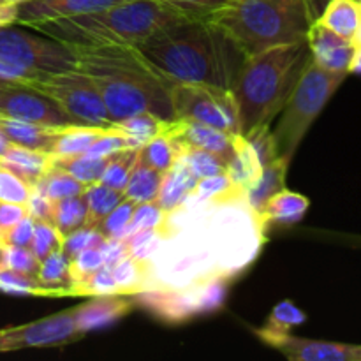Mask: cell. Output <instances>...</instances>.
<instances>
[{
	"label": "cell",
	"instance_id": "6da1fadb",
	"mask_svg": "<svg viewBox=\"0 0 361 361\" xmlns=\"http://www.w3.org/2000/svg\"><path fill=\"white\" fill-rule=\"evenodd\" d=\"M133 48L168 81L207 83L229 90L247 59L222 28L196 18L169 25Z\"/></svg>",
	"mask_w": 361,
	"mask_h": 361
},
{
	"label": "cell",
	"instance_id": "7a4b0ae2",
	"mask_svg": "<svg viewBox=\"0 0 361 361\" xmlns=\"http://www.w3.org/2000/svg\"><path fill=\"white\" fill-rule=\"evenodd\" d=\"M73 48L78 69L88 74L99 88L113 123L145 111L175 122L169 94L173 81L152 69L133 46L99 42L73 44Z\"/></svg>",
	"mask_w": 361,
	"mask_h": 361
},
{
	"label": "cell",
	"instance_id": "3957f363",
	"mask_svg": "<svg viewBox=\"0 0 361 361\" xmlns=\"http://www.w3.org/2000/svg\"><path fill=\"white\" fill-rule=\"evenodd\" d=\"M305 41L275 46L243 60L233 85L240 115V134L270 126L282 111L296 81L310 62Z\"/></svg>",
	"mask_w": 361,
	"mask_h": 361
},
{
	"label": "cell",
	"instance_id": "277c9868",
	"mask_svg": "<svg viewBox=\"0 0 361 361\" xmlns=\"http://www.w3.org/2000/svg\"><path fill=\"white\" fill-rule=\"evenodd\" d=\"M189 16L166 0H129L97 13L41 23L35 28L67 44L134 46Z\"/></svg>",
	"mask_w": 361,
	"mask_h": 361
},
{
	"label": "cell",
	"instance_id": "5b68a950",
	"mask_svg": "<svg viewBox=\"0 0 361 361\" xmlns=\"http://www.w3.org/2000/svg\"><path fill=\"white\" fill-rule=\"evenodd\" d=\"M250 56L305 41L312 25L305 0H229L207 18Z\"/></svg>",
	"mask_w": 361,
	"mask_h": 361
},
{
	"label": "cell",
	"instance_id": "8992f818",
	"mask_svg": "<svg viewBox=\"0 0 361 361\" xmlns=\"http://www.w3.org/2000/svg\"><path fill=\"white\" fill-rule=\"evenodd\" d=\"M349 73H335L317 66L312 59L296 81L282 108L274 133L279 157H293L303 136Z\"/></svg>",
	"mask_w": 361,
	"mask_h": 361
},
{
	"label": "cell",
	"instance_id": "52a82bcc",
	"mask_svg": "<svg viewBox=\"0 0 361 361\" xmlns=\"http://www.w3.org/2000/svg\"><path fill=\"white\" fill-rule=\"evenodd\" d=\"M28 87L55 101V104L67 113L74 123L95 127L113 126L99 88L83 71L73 69L66 73L44 74L42 78L32 80Z\"/></svg>",
	"mask_w": 361,
	"mask_h": 361
},
{
	"label": "cell",
	"instance_id": "ba28073f",
	"mask_svg": "<svg viewBox=\"0 0 361 361\" xmlns=\"http://www.w3.org/2000/svg\"><path fill=\"white\" fill-rule=\"evenodd\" d=\"M176 120L200 122L228 134H240V115L233 90L207 83H171Z\"/></svg>",
	"mask_w": 361,
	"mask_h": 361
},
{
	"label": "cell",
	"instance_id": "9c48e42d",
	"mask_svg": "<svg viewBox=\"0 0 361 361\" xmlns=\"http://www.w3.org/2000/svg\"><path fill=\"white\" fill-rule=\"evenodd\" d=\"M0 59L44 74L78 69L73 44L53 37H37L11 28V25L0 27Z\"/></svg>",
	"mask_w": 361,
	"mask_h": 361
},
{
	"label": "cell",
	"instance_id": "30bf717a",
	"mask_svg": "<svg viewBox=\"0 0 361 361\" xmlns=\"http://www.w3.org/2000/svg\"><path fill=\"white\" fill-rule=\"evenodd\" d=\"M81 337L83 334L76 328L74 309H71L34 323L0 330V353L30 348H59L80 341Z\"/></svg>",
	"mask_w": 361,
	"mask_h": 361
},
{
	"label": "cell",
	"instance_id": "8fae6325",
	"mask_svg": "<svg viewBox=\"0 0 361 361\" xmlns=\"http://www.w3.org/2000/svg\"><path fill=\"white\" fill-rule=\"evenodd\" d=\"M0 115L49 127L74 123L71 116L55 104V101L21 83H0Z\"/></svg>",
	"mask_w": 361,
	"mask_h": 361
},
{
	"label": "cell",
	"instance_id": "7c38bea8",
	"mask_svg": "<svg viewBox=\"0 0 361 361\" xmlns=\"http://www.w3.org/2000/svg\"><path fill=\"white\" fill-rule=\"evenodd\" d=\"M129 0H23L18 4L16 23L37 27L48 21L97 13Z\"/></svg>",
	"mask_w": 361,
	"mask_h": 361
},
{
	"label": "cell",
	"instance_id": "4fadbf2b",
	"mask_svg": "<svg viewBox=\"0 0 361 361\" xmlns=\"http://www.w3.org/2000/svg\"><path fill=\"white\" fill-rule=\"evenodd\" d=\"M268 345L281 351L291 361H361V345L312 341L291 334L271 338Z\"/></svg>",
	"mask_w": 361,
	"mask_h": 361
},
{
	"label": "cell",
	"instance_id": "5bb4252c",
	"mask_svg": "<svg viewBox=\"0 0 361 361\" xmlns=\"http://www.w3.org/2000/svg\"><path fill=\"white\" fill-rule=\"evenodd\" d=\"M310 55L317 66L335 73H349L356 49L349 39L328 28L321 21H312L307 34Z\"/></svg>",
	"mask_w": 361,
	"mask_h": 361
},
{
	"label": "cell",
	"instance_id": "9a60e30c",
	"mask_svg": "<svg viewBox=\"0 0 361 361\" xmlns=\"http://www.w3.org/2000/svg\"><path fill=\"white\" fill-rule=\"evenodd\" d=\"M134 305L148 310L152 316L164 323H183L194 314H197L192 293L178 291V289L154 288L130 295Z\"/></svg>",
	"mask_w": 361,
	"mask_h": 361
},
{
	"label": "cell",
	"instance_id": "2e32d148",
	"mask_svg": "<svg viewBox=\"0 0 361 361\" xmlns=\"http://www.w3.org/2000/svg\"><path fill=\"white\" fill-rule=\"evenodd\" d=\"M134 302L126 295H101L94 296L90 302L74 307V321L80 334L109 326L118 319L133 312Z\"/></svg>",
	"mask_w": 361,
	"mask_h": 361
},
{
	"label": "cell",
	"instance_id": "e0dca14e",
	"mask_svg": "<svg viewBox=\"0 0 361 361\" xmlns=\"http://www.w3.org/2000/svg\"><path fill=\"white\" fill-rule=\"evenodd\" d=\"M168 133L180 147L197 148L229 159L233 152V134L224 133L217 127L200 122L175 120L168 126Z\"/></svg>",
	"mask_w": 361,
	"mask_h": 361
},
{
	"label": "cell",
	"instance_id": "ac0fdd59",
	"mask_svg": "<svg viewBox=\"0 0 361 361\" xmlns=\"http://www.w3.org/2000/svg\"><path fill=\"white\" fill-rule=\"evenodd\" d=\"M197 180L200 178L194 175L190 166L185 161H182V159H178L162 176V183L155 204L164 214H171L176 208H180V204L192 194Z\"/></svg>",
	"mask_w": 361,
	"mask_h": 361
},
{
	"label": "cell",
	"instance_id": "d6986e66",
	"mask_svg": "<svg viewBox=\"0 0 361 361\" xmlns=\"http://www.w3.org/2000/svg\"><path fill=\"white\" fill-rule=\"evenodd\" d=\"M261 171H263V164L257 159L252 145L249 143V140L243 134H235V137H233V152L228 159V164H226V175L231 178L236 189L245 194L247 189L254 185V182L259 178Z\"/></svg>",
	"mask_w": 361,
	"mask_h": 361
},
{
	"label": "cell",
	"instance_id": "ffe728a7",
	"mask_svg": "<svg viewBox=\"0 0 361 361\" xmlns=\"http://www.w3.org/2000/svg\"><path fill=\"white\" fill-rule=\"evenodd\" d=\"M0 164L9 168L11 171L20 175L32 185H35L53 166V155L11 143L0 157Z\"/></svg>",
	"mask_w": 361,
	"mask_h": 361
},
{
	"label": "cell",
	"instance_id": "44dd1931",
	"mask_svg": "<svg viewBox=\"0 0 361 361\" xmlns=\"http://www.w3.org/2000/svg\"><path fill=\"white\" fill-rule=\"evenodd\" d=\"M289 162H291V157H277L270 164L263 166V171H261L259 178L254 182V185H250L247 189V203H249V207L252 208V212L259 219L263 215L268 200L274 194H277L279 190L284 189Z\"/></svg>",
	"mask_w": 361,
	"mask_h": 361
},
{
	"label": "cell",
	"instance_id": "7402d4cb",
	"mask_svg": "<svg viewBox=\"0 0 361 361\" xmlns=\"http://www.w3.org/2000/svg\"><path fill=\"white\" fill-rule=\"evenodd\" d=\"M56 129L59 127L42 126V123L27 122V120L7 118V116L0 115V130L6 134L11 143L46 152V154H51Z\"/></svg>",
	"mask_w": 361,
	"mask_h": 361
},
{
	"label": "cell",
	"instance_id": "603a6c76",
	"mask_svg": "<svg viewBox=\"0 0 361 361\" xmlns=\"http://www.w3.org/2000/svg\"><path fill=\"white\" fill-rule=\"evenodd\" d=\"M309 207L310 201L305 196H302L298 192H291V190H288L284 187V189L279 190L277 194H274L268 200L263 215H261V221H263L264 228L270 222L279 226L298 224L305 217Z\"/></svg>",
	"mask_w": 361,
	"mask_h": 361
},
{
	"label": "cell",
	"instance_id": "cb8c5ba5",
	"mask_svg": "<svg viewBox=\"0 0 361 361\" xmlns=\"http://www.w3.org/2000/svg\"><path fill=\"white\" fill-rule=\"evenodd\" d=\"M69 264L71 259L62 252V249L51 252L39 263L35 279L44 291V296L73 295Z\"/></svg>",
	"mask_w": 361,
	"mask_h": 361
},
{
	"label": "cell",
	"instance_id": "d4e9b609",
	"mask_svg": "<svg viewBox=\"0 0 361 361\" xmlns=\"http://www.w3.org/2000/svg\"><path fill=\"white\" fill-rule=\"evenodd\" d=\"M108 129L109 127L80 126V123L59 127L53 141L51 155L85 154Z\"/></svg>",
	"mask_w": 361,
	"mask_h": 361
},
{
	"label": "cell",
	"instance_id": "484cf974",
	"mask_svg": "<svg viewBox=\"0 0 361 361\" xmlns=\"http://www.w3.org/2000/svg\"><path fill=\"white\" fill-rule=\"evenodd\" d=\"M361 20V2L356 0H330L326 9L319 16L323 25L337 32L342 37L353 41Z\"/></svg>",
	"mask_w": 361,
	"mask_h": 361
},
{
	"label": "cell",
	"instance_id": "4316f807",
	"mask_svg": "<svg viewBox=\"0 0 361 361\" xmlns=\"http://www.w3.org/2000/svg\"><path fill=\"white\" fill-rule=\"evenodd\" d=\"M162 176H164V173L150 168L141 159H137L136 166H134L133 173H130L129 182H127L126 190H123V196L127 200L134 201L136 204L155 203L159 189H161Z\"/></svg>",
	"mask_w": 361,
	"mask_h": 361
},
{
	"label": "cell",
	"instance_id": "83f0119b",
	"mask_svg": "<svg viewBox=\"0 0 361 361\" xmlns=\"http://www.w3.org/2000/svg\"><path fill=\"white\" fill-rule=\"evenodd\" d=\"M171 122H166V120L159 118L154 113H136L133 116H127V118L120 120V122L113 123L111 127H115L116 130L123 133L126 136H129L134 141L136 148H143V145L147 141H150L152 137L157 136V134L164 133L168 129V126Z\"/></svg>",
	"mask_w": 361,
	"mask_h": 361
},
{
	"label": "cell",
	"instance_id": "f1b7e54d",
	"mask_svg": "<svg viewBox=\"0 0 361 361\" xmlns=\"http://www.w3.org/2000/svg\"><path fill=\"white\" fill-rule=\"evenodd\" d=\"M106 162H108V157H97V155L90 154L53 155V164L66 169L69 175H73L85 185H90V183L101 180Z\"/></svg>",
	"mask_w": 361,
	"mask_h": 361
},
{
	"label": "cell",
	"instance_id": "f546056e",
	"mask_svg": "<svg viewBox=\"0 0 361 361\" xmlns=\"http://www.w3.org/2000/svg\"><path fill=\"white\" fill-rule=\"evenodd\" d=\"M85 201H87V226L97 228L102 219L123 200V192L104 185L102 182H94L87 185L85 190Z\"/></svg>",
	"mask_w": 361,
	"mask_h": 361
},
{
	"label": "cell",
	"instance_id": "4dcf8cb0",
	"mask_svg": "<svg viewBox=\"0 0 361 361\" xmlns=\"http://www.w3.org/2000/svg\"><path fill=\"white\" fill-rule=\"evenodd\" d=\"M34 189L41 190L48 200L59 201L63 200V197L81 196V194H85V190H87V185L81 183L80 180L74 178L73 175H69L66 169L53 164L51 168H49V171L35 183Z\"/></svg>",
	"mask_w": 361,
	"mask_h": 361
},
{
	"label": "cell",
	"instance_id": "1f68e13d",
	"mask_svg": "<svg viewBox=\"0 0 361 361\" xmlns=\"http://www.w3.org/2000/svg\"><path fill=\"white\" fill-rule=\"evenodd\" d=\"M113 279L116 282L118 295H134L145 291L148 286L147 261H140L133 256L123 257L122 261L111 267Z\"/></svg>",
	"mask_w": 361,
	"mask_h": 361
},
{
	"label": "cell",
	"instance_id": "d6a6232c",
	"mask_svg": "<svg viewBox=\"0 0 361 361\" xmlns=\"http://www.w3.org/2000/svg\"><path fill=\"white\" fill-rule=\"evenodd\" d=\"M51 222L62 233V236L87 226V201L83 194L53 201Z\"/></svg>",
	"mask_w": 361,
	"mask_h": 361
},
{
	"label": "cell",
	"instance_id": "836d02e7",
	"mask_svg": "<svg viewBox=\"0 0 361 361\" xmlns=\"http://www.w3.org/2000/svg\"><path fill=\"white\" fill-rule=\"evenodd\" d=\"M307 321V316L293 302H281L271 310L268 323L261 330H257V337L263 342H270L271 338L291 331L293 326H298Z\"/></svg>",
	"mask_w": 361,
	"mask_h": 361
},
{
	"label": "cell",
	"instance_id": "e575fe53",
	"mask_svg": "<svg viewBox=\"0 0 361 361\" xmlns=\"http://www.w3.org/2000/svg\"><path fill=\"white\" fill-rule=\"evenodd\" d=\"M140 159L157 171L166 173L176 161H178V147L168 129L157 134L150 141L143 145L140 150Z\"/></svg>",
	"mask_w": 361,
	"mask_h": 361
},
{
	"label": "cell",
	"instance_id": "d590c367",
	"mask_svg": "<svg viewBox=\"0 0 361 361\" xmlns=\"http://www.w3.org/2000/svg\"><path fill=\"white\" fill-rule=\"evenodd\" d=\"M137 159H140V150H130V148L129 150H120L116 152V154L109 155L99 182L111 187V189L123 192Z\"/></svg>",
	"mask_w": 361,
	"mask_h": 361
},
{
	"label": "cell",
	"instance_id": "8d00e7d4",
	"mask_svg": "<svg viewBox=\"0 0 361 361\" xmlns=\"http://www.w3.org/2000/svg\"><path fill=\"white\" fill-rule=\"evenodd\" d=\"M190 196L197 197L201 201H228L235 200V197H242L245 194L236 189V185L226 173H219V175L197 180Z\"/></svg>",
	"mask_w": 361,
	"mask_h": 361
},
{
	"label": "cell",
	"instance_id": "74e56055",
	"mask_svg": "<svg viewBox=\"0 0 361 361\" xmlns=\"http://www.w3.org/2000/svg\"><path fill=\"white\" fill-rule=\"evenodd\" d=\"M176 147H178V159H182L190 166L197 178H207V176L226 173V164H228L226 157L207 150H197V148L180 147V145H176Z\"/></svg>",
	"mask_w": 361,
	"mask_h": 361
},
{
	"label": "cell",
	"instance_id": "f35d334b",
	"mask_svg": "<svg viewBox=\"0 0 361 361\" xmlns=\"http://www.w3.org/2000/svg\"><path fill=\"white\" fill-rule=\"evenodd\" d=\"M0 291L7 293V295L44 296V291L41 289L34 275L21 274V271L13 270L6 264L0 267Z\"/></svg>",
	"mask_w": 361,
	"mask_h": 361
},
{
	"label": "cell",
	"instance_id": "ab89813d",
	"mask_svg": "<svg viewBox=\"0 0 361 361\" xmlns=\"http://www.w3.org/2000/svg\"><path fill=\"white\" fill-rule=\"evenodd\" d=\"M134 208L136 203L127 197H123L104 219H102L101 224L97 226L99 231L106 236V238H123L129 229L130 221H133Z\"/></svg>",
	"mask_w": 361,
	"mask_h": 361
},
{
	"label": "cell",
	"instance_id": "60d3db41",
	"mask_svg": "<svg viewBox=\"0 0 361 361\" xmlns=\"http://www.w3.org/2000/svg\"><path fill=\"white\" fill-rule=\"evenodd\" d=\"M226 289H228L226 279H212V281L192 289L190 293H192L197 314L214 312V310L221 309L226 302V293H228Z\"/></svg>",
	"mask_w": 361,
	"mask_h": 361
},
{
	"label": "cell",
	"instance_id": "b9f144b4",
	"mask_svg": "<svg viewBox=\"0 0 361 361\" xmlns=\"http://www.w3.org/2000/svg\"><path fill=\"white\" fill-rule=\"evenodd\" d=\"M62 233L55 228V224L44 221H35L30 250L37 257L39 263H41L46 256L62 249Z\"/></svg>",
	"mask_w": 361,
	"mask_h": 361
},
{
	"label": "cell",
	"instance_id": "7bdbcfd3",
	"mask_svg": "<svg viewBox=\"0 0 361 361\" xmlns=\"http://www.w3.org/2000/svg\"><path fill=\"white\" fill-rule=\"evenodd\" d=\"M34 185L21 178L9 168L0 164V201L16 204H27Z\"/></svg>",
	"mask_w": 361,
	"mask_h": 361
},
{
	"label": "cell",
	"instance_id": "ee69618b",
	"mask_svg": "<svg viewBox=\"0 0 361 361\" xmlns=\"http://www.w3.org/2000/svg\"><path fill=\"white\" fill-rule=\"evenodd\" d=\"M101 267H104V261H102V254L99 247L85 249L81 250V252H78L74 257H71L69 271L71 281H73V295L74 288H76L80 282H83L88 275H92L95 270H99Z\"/></svg>",
	"mask_w": 361,
	"mask_h": 361
},
{
	"label": "cell",
	"instance_id": "f6af8a7d",
	"mask_svg": "<svg viewBox=\"0 0 361 361\" xmlns=\"http://www.w3.org/2000/svg\"><path fill=\"white\" fill-rule=\"evenodd\" d=\"M104 238L106 236L99 231V228H94V226H83V228L76 229V231L63 236L62 252L71 259V257H74L78 252H81V250L99 247L104 242Z\"/></svg>",
	"mask_w": 361,
	"mask_h": 361
},
{
	"label": "cell",
	"instance_id": "bcb514c9",
	"mask_svg": "<svg viewBox=\"0 0 361 361\" xmlns=\"http://www.w3.org/2000/svg\"><path fill=\"white\" fill-rule=\"evenodd\" d=\"M74 295H118V289H116V282L113 279L111 268L109 267H101L99 270H95L94 274L88 275L83 282L74 288Z\"/></svg>",
	"mask_w": 361,
	"mask_h": 361
},
{
	"label": "cell",
	"instance_id": "7dc6e473",
	"mask_svg": "<svg viewBox=\"0 0 361 361\" xmlns=\"http://www.w3.org/2000/svg\"><path fill=\"white\" fill-rule=\"evenodd\" d=\"M245 137L252 145V148L257 154V159H259V162L263 166L270 164L271 161H275L279 157L277 145H275V137L270 126L256 127L250 133H247Z\"/></svg>",
	"mask_w": 361,
	"mask_h": 361
},
{
	"label": "cell",
	"instance_id": "c3c4849f",
	"mask_svg": "<svg viewBox=\"0 0 361 361\" xmlns=\"http://www.w3.org/2000/svg\"><path fill=\"white\" fill-rule=\"evenodd\" d=\"M4 264L13 270L21 271V274L34 275L39 270V259L34 256L30 247H11L6 245V252H4Z\"/></svg>",
	"mask_w": 361,
	"mask_h": 361
},
{
	"label": "cell",
	"instance_id": "681fc988",
	"mask_svg": "<svg viewBox=\"0 0 361 361\" xmlns=\"http://www.w3.org/2000/svg\"><path fill=\"white\" fill-rule=\"evenodd\" d=\"M164 219L166 214L155 203H137L126 235H129L130 231H136V229L161 228Z\"/></svg>",
	"mask_w": 361,
	"mask_h": 361
},
{
	"label": "cell",
	"instance_id": "f907efd6",
	"mask_svg": "<svg viewBox=\"0 0 361 361\" xmlns=\"http://www.w3.org/2000/svg\"><path fill=\"white\" fill-rule=\"evenodd\" d=\"M166 2L182 11L185 16L196 18V20H207L212 13L226 6L229 0H166Z\"/></svg>",
	"mask_w": 361,
	"mask_h": 361
},
{
	"label": "cell",
	"instance_id": "816d5d0a",
	"mask_svg": "<svg viewBox=\"0 0 361 361\" xmlns=\"http://www.w3.org/2000/svg\"><path fill=\"white\" fill-rule=\"evenodd\" d=\"M34 226L35 221L30 215H27L20 222L11 226L9 229L0 233V243L11 247H30L32 236H34Z\"/></svg>",
	"mask_w": 361,
	"mask_h": 361
},
{
	"label": "cell",
	"instance_id": "f5cc1de1",
	"mask_svg": "<svg viewBox=\"0 0 361 361\" xmlns=\"http://www.w3.org/2000/svg\"><path fill=\"white\" fill-rule=\"evenodd\" d=\"M27 214L30 215L34 221H44L51 222L53 219V201L48 200L41 190L32 189L30 197L27 201ZM53 224V222H51Z\"/></svg>",
	"mask_w": 361,
	"mask_h": 361
},
{
	"label": "cell",
	"instance_id": "db71d44e",
	"mask_svg": "<svg viewBox=\"0 0 361 361\" xmlns=\"http://www.w3.org/2000/svg\"><path fill=\"white\" fill-rule=\"evenodd\" d=\"M102 254V261H104V267H115L118 261H122L123 257L129 256L127 252L126 240L123 238H104V242L99 245Z\"/></svg>",
	"mask_w": 361,
	"mask_h": 361
},
{
	"label": "cell",
	"instance_id": "11a10c76",
	"mask_svg": "<svg viewBox=\"0 0 361 361\" xmlns=\"http://www.w3.org/2000/svg\"><path fill=\"white\" fill-rule=\"evenodd\" d=\"M27 207L25 204H16V203H6V201H0V233H4L6 229H9L11 226H14L16 222H20L21 219L27 217Z\"/></svg>",
	"mask_w": 361,
	"mask_h": 361
},
{
	"label": "cell",
	"instance_id": "9f6ffc18",
	"mask_svg": "<svg viewBox=\"0 0 361 361\" xmlns=\"http://www.w3.org/2000/svg\"><path fill=\"white\" fill-rule=\"evenodd\" d=\"M16 13L18 4L11 0H0V27H9L16 23Z\"/></svg>",
	"mask_w": 361,
	"mask_h": 361
},
{
	"label": "cell",
	"instance_id": "6f0895ef",
	"mask_svg": "<svg viewBox=\"0 0 361 361\" xmlns=\"http://www.w3.org/2000/svg\"><path fill=\"white\" fill-rule=\"evenodd\" d=\"M305 2H307V7H309L310 18H312V21H316L319 20V16L323 14V11L326 9L330 0H305Z\"/></svg>",
	"mask_w": 361,
	"mask_h": 361
},
{
	"label": "cell",
	"instance_id": "680465c9",
	"mask_svg": "<svg viewBox=\"0 0 361 361\" xmlns=\"http://www.w3.org/2000/svg\"><path fill=\"white\" fill-rule=\"evenodd\" d=\"M349 73H361V49L355 53V56H353V62H351V67H349Z\"/></svg>",
	"mask_w": 361,
	"mask_h": 361
},
{
	"label": "cell",
	"instance_id": "91938a15",
	"mask_svg": "<svg viewBox=\"0 0 361 361\" xmlns=\"http://www.w3.org/2000/svg\"><path fill=\"white\" fill-rule=\"evenodd\" d=\"M351 42H353V46H355L356 51L361 49V20H360V25H358V28H356V34H355V37H353Z\"/></svg>",
	"mask_w": 361,
	"mask_h": 361
},
{
	"label": "cell",
	"instance_id": "94428289",
	"mask_svg": "<svg viewBox=\"0 0 361 361\" xmlns=\"http://www.w3.org/2000/svg\"><path fill=\"white\" fill-rule=\"evenodd\" d=\"M9 145H11V141L7 140L6 134H4L2 130H0V157H2V154L7 150V147H9Z\"/></svg>",
	"mask_w": 361,
	"mask_h": 361
},
{
	"label": "cell",
	"instance_id": "6125c7cd",
	"mask_svg": "<svg viewBox=\"0 0 361 361\" xmlns=\"http://www.w3.org/2000/svg\"><path fill=\"white\" fill-rule=\"evenodd\" d=\"M11 2H14V4H20V2H23V0H11Z\"/></svg>",
	"mask_w": 361,
	"mask_h": 361
},
{
	"label": "cell",
	"instance_id": "be15d7a7",
	"mask_svg": "<svg viewBox=\"0 0 361 361\" xmlns=\"http://www.w3.org/2000/svg\"><path fill=\"white\" fill-rule=\"evenodd\" d=\"M356 2H361V0H356Z\"/></svg>",
	"mask_w": 361,
	"mask_h": 361
}]
</instances>
